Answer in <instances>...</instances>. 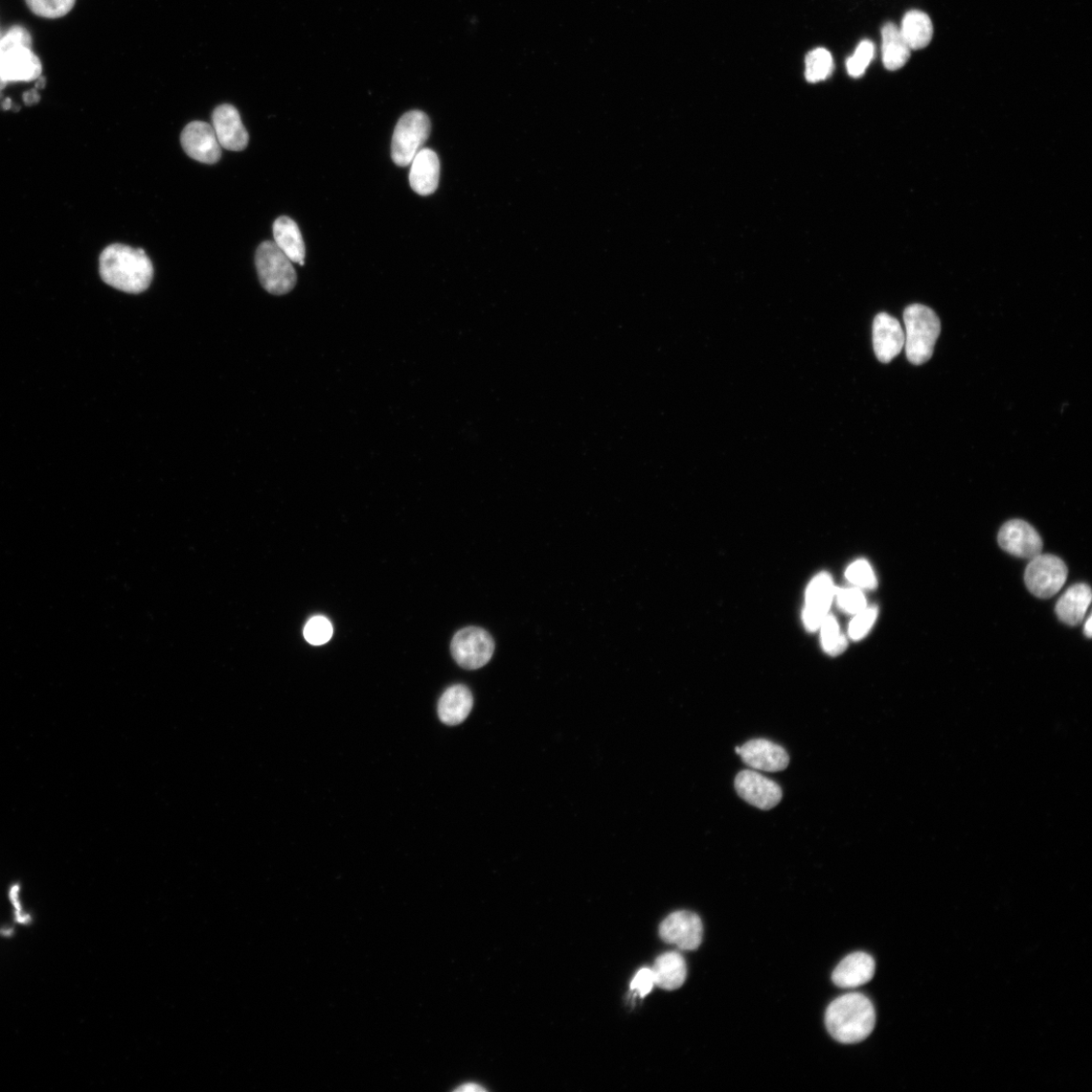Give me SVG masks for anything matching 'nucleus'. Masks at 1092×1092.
<instances>
[{"mask_svg":"<svg viewBox=\"0 0 1092 1092\" xmlns=\"http://www.w3.org/2000/svg\"><path fill=\"white\" fill-rule=\"evenodd\" d=\"M1084 632H1085L1086 636L1088 637V639H1090V637H1091V635H1092V621H1091V617H1089V618H1088V620H1087V622H1086V623H1085V626H1084Z\"/></svg>","mask_w":1092,"mask_h":1092,"instance_id":"c9c22d12","label":"nucleus"},{"mask_svg":"<svg viewBox=\"0 0 1092 1092\" xmlns=\"http://www.w3.org/2000/svg\"><path fill=\"white\" fill-rule=\"evenodd\" d=\"M834 70V59L827 49L817 48L807 54L805 58V78L808 82L816 83L826 80L833 75Z\"/></svg>","mask_w":1092,"mask_h":1092,"instance_id":"393cba45","label":"nucleus"},{"mask_svg":"<svg viewBox=\"0 0 1092 1092\" xmlns=\"http://www.w3.org/2000/svg\"><path fill=\"white\" fill-rule=\"evenodd\" d=\"M875 974V961L870 955L857 952L847 956L833 973L834 984L841 988H856L868 984Z\"/></svg>","mask_w":1092,"mask_h":1092,"instance_id":"dca6fc26","label":"nucleus"},{"mask_svg":"<svg viewBox=\"0 0 1092 1092\" xmlns=\"http://www.w3.org/2000/svg\"><path fill=\"white\" fill-rule=\"evenodd\" d=\"M473 707V697L465 685L449 687L439 703V716L446 725H459L470 715Z\"/></svg>","mask_w":1092,"mask_h":1092,"instance_id":"6ab92c4d","label":"nucleus"},{"mask_svg":"<svg viewBox=\"0 0 1092 1092\" xmlns=\"http://www.w3.org/2000/svg\"><path fill=\"white\" fill-rule=\"evenodd\" d=\"M905 333L896 318L880 313L873 323V346L876 356L882 363H889L904 348Z\"/></svg>","mask_w":1092,"mask_h":1092,"instance_id":"2eb2a0df","label":"nucleus"},{"mask_svg":"<svg viewBox=\"0 0 1092 1092\" xmlns=\"http://www.w3.org/2000/svg\"><path fill=\"white\" fill-rule=\"evenodd\" d=\"M878 617V609L876 606L867 607L862 612L856 614L855 619L849 626V634L853 641H860L863 637L866 636L873 627Z\"/></svg>","mask_w":1092,"mask_h":1092,"instance_id":"7c9ffc66","label":"nucleus"},{"mask_svg":"<svg viewBox=\"0 0 1092 1092\" xmlns=\"http://www.w3.org/2000/svg\"><path fill=\"white\" fill-rule=\"evenodd\" d=\"M37 80L38 81L36 83V87L37 88H43L45 86L46 79L43 76H40Z\"/></svg>","mask_w":1092,"mask_h":1092,"instance_id":"e433bc0d","label":"nucleus"},{"mask_svg":"<svg viewBox=\"0 0 1092 1092\" xmlns=\"http://www.w3.org/2000/svg\"><path fill=\"white\" fill-rule=\"evenodd\" d=\"M410 171V185L420 196L434 194L439 188L440 163L438 154L429 148H422L412 162Z\"/></svg>","mask_w":1092,"mask_h":1092,"instance_id":"a211bd4d","label":"nucleus"},{"mask_svg":"<svg viewBox=\"0 0 1092 1092\" xmlns=\"http://www.w3.org/2000/svg\"><path fill=\"white\" fill-rule=\"evenodd\" d=\"M1000 548L1021 559L1032 560L1042 554L1043 541L1039 533L1023 520H1011L998 533Z\"/></svg>","mask_w":1092,"mask_h":1092,"instance_id":"9b49d317","label":"nucleus"},{"mask_svg":"<svg viewBox=\"0 0 1092 1092\" xmlns=\"http://www.w3.org/2000/svg\"><path fill=\"white\" fill-rule=\"evenodd\" d=\"M42 63L28 47H16L0 59V76L9 83L32 81L41 76Z\"/></svg>","mask_w":1092,"mask_h":1092,"instance_id":"f3484780","label":"nucleus"},{"mask_svg":"<svg viewBox=\"0 0 1092 1092\" xmlns=\"http://www.w3.org/2000/svg\"><path fill=\"white\" fill-rule=\"evenodd\" d=\"M24 102L28 106L35 105V104L39 103L40 102V96L38 94V91L36 89H32V90L28 91V93H26L24 95Z\"/></svg>","mask_w":1092,"mask_h":1092,"instance_id":"f704fd0d","label":"nucleus"},{"mask_svg":"<svg viewBox=\"0 0 1092 1092\" xmlns=\"http://www.w3.org/2000/svg\"><path fill=\"white\" fill-rule=\"evenodd\" d=\"M256 263L259 281L269 293L287 294L297 285V272L291 260L275 242L265 241L259 245Z\"/></svg>","mask_w":1092,"mask_h":1092,"instance_id":"20e7f679","label":"nucleus"},{"mask_svg":"<svg viewBox=\"0 0 1092 1092\" xmlns=\"http://www.w3.org/2000/svg\"><path fill=\"white\" fill-rule=\"evenodd\" d=\"M7 85L8 82L2 77V76H0V91H2Z\"/></svg>","mask_w":1092,"mask_h":1092,"instance_id":"4c0bfd02","label":"nucleus"},{"mask_svg":"<svg viewBox=\"0 0 1092 1092\" xmlns=\"http://www.w3.org/2000/svg\"><path fill=\"white\" fill-rule=\"evenodd\" d=\"M735 787L741 799L762 810L777 806L783 798V791L775 781L752 770L740 772Z\"/></svg>","mask_w":1092,"mask_h":1092,"instance_id":"6e6552de","label":"nucleus"},{"mask_svg":"<svg viewBox=\"0 0 1092 1092\" xmlns=\"http://www.w3.org/2000/svg\"><path fill=\"white\" fill-rule=\"evenodd\" d=\"M822 643L824 650L831 655H838L847 649L846 637L840 633L836 620L827 616L822 625Z\"/></svg>","mask_w":1092,"mask_h":1092,"instance_id":"a878e982","label":"nucleus"},{"mask_svg":"<svg viewBox=\"0 0 1092 1092\" xmlns=\"http://www.w3.org/2000/svg\"><path fill=\"white\" fill-rule=\"evenodd\" d=\"M834 595L835 588L829 574L818 575L810 583L804 611V622L808 631H815L821 627Z\"/></svg>","mask_w":1092,"mask_h":1092,"instance_id":"4468645a","label":"nucleus"},{"mask_svg":"<svg viewBox=\"0 0 1092 1092\" xmlns=\"http://www.w3.org/2000/svg\"><path fill=\"white\" fill-rule=\"evenodd\" d=\"M847 579L862 589L877 588V579L867 561L860 560L852 563L846 572Z\"/></svg>","mask_w":1092,"mask_h":1092,"instance_id":"c756f323","label":"nucleus"},{"mask_svg":"<svg viewBox=\"0 0 1092 1092\" xmlns=\"http://www.w3.org/2000/svg\"><path fill=\"white\" fill-rule=\"evenodd\" d=\"M659 936L664 942L676 945L681 950H696L703 940L701 919L686 910L674 913L659 925Z\"/></svg>","mask_w":1092,"mask_h":1092,"instance_id":"1a4fd4ad","label":"nucleus"},{"mask_svg":"<svg viewBox=\"0 0 1092 1092\" xmlns=\"http://www.w3.org/2000/svg\"><path fill=\"white\" fill-rule=\"evenodd\" d=\"M2 97H3V95H2V91H0V99H2Z\"/></svg>","mask_w":1092,"mask_h":1092,"instance_id":"ea45409f","label":"nucleus"},{"mask_svg":"<svg viewBox=\"0 0 1092 1092\" xmlns=\"http://www.w3.org/2000/svg\"><path fill=\"white\" fill-rule=\"evenodd\" d=\"M876 1014L871 1000L861 993H849L833 1001L826 1014V1025L834 1039L855 1044L867 1039L874 1030Z\"/></svg>","mask_w":1092,"mask_h":1092,"instance_id":"f03ea898","label":"nucleus"},{"mask_svg":"<svg viewBox=\"0 0 1092 1092\" xmlns=\"http://www.w3.org/2000/svg\"><path fill=\"white\" fill-rule=\"evenodd\" d=\"M21 46L31 48L32 37L25 28L14 27L0 39V59L12 49L21 47Z\"/></svg>","mask_w":1092,"mask_h":1092,"instance_id":"473e14b6","label":"nucleus"},{"mask_svg":"<svg viewBox=\"0 0 1092 1092\" xmlns=\"http://www.w3.org/2000/svg\"><path fill=\"white\" fill-rule=\"evenodd\" d=\"M652 971L654 986L666 990L680 988L687 978L686 961L677 952H668L659 956Z\"/></svg>","mask_w":1092,"mask_h":1092,"instance_id":"aec40b11","label":"nucleus"},{"mask_svg":"<svg viewBox=\"0 0 1092 1092\" xmlns=\"http://www.w3.org/2000/svg\"><path fill=\"white\" fill-rule=\"evenodd\" d=\"M495 644L491 634L480 627H467L454 635L451 653L455 662L466 670L485 667L493 656Z\"/></svg>","mask_w":1092,"mask_h":1092,"instance_id":"423d86ee","label":"nucleus"},{"mask_svg":"<svg viewBox=\"0 0 1092 1092\" xmlns=\"http://www.w3.org/2000/svg\"><path fill=\"white\" fill-rule=\"evenodd\" d=\"M912 49L903 39L899 28L892 22L882 30V57L887 71L896 72L909 60Z\"/></svg>","mask_w":1092,"mask_h":1092,"instance_id":"5701e85b","label":"nucleus"},{"mask_svg":"<svg viewBox=\"0 0 1092 1092\" xmlns=\"http://www.w3.org/2000/svg\"><path fill=\"white\" fill-rule=\"evenodd\" d=\"M431 123L425 112L411 110L399 120L392 140V159L396 166L405 167L413 159L429 138Z\"/></svg>","mask_w":1092,"mask_h":1092,"instance_id":"39448f33","label":"nucleus"},{"mask_svg":"<svg viewBox=\"0 0 1092 1092\" xmlns=\"http://www.w3.org/2000/svg\"><path fill=\"white\" fill-rule=\"evenodd\" d=\"M31 11L39 16L58 18L70 13L76 0H26Z\"/></svg>","mask_w":1092,"mask_h":1092,"instance_id":"cd10ccee","label":"nucleus"},{"mask_svg":"<svg viewBox=\"0 0 1092 1092\" xmlns=\"http://www.w3.org/2000/svg\"><path fill=\"white\" fill-rule=\"evenodd\" d=\"M275 243L291 262L305 265L306 247L300 228L288 217H280L273 224Z\"/></svg>","mask_w":1092,"mask_h":1092,"instance_id":"412c9836","label":"nucleus"},{"mask_svg":"<svg viewBox=\"0 0 1092 1092\" xmlns=\"http://www.w3.org/2000/svg\"><path fill=\"white\" fill-rule=\"evenodd\" d=\"M900 33L912 50L926 47L934 35L929 16L921 11L908 12L902 20Z\"/></svg>","mask_w":1092,"mask_h":1092,"instance_id":"b1692460","label":"nucleus"},{"mask_svg":"<svg viewBox=\"0 0 1092 1092\" xmlns=\"http://www.w3.org/2000/svg\"><path fill=\"white\" fill-rule=\"evenodd\" d=\"M837 602L841 609L850 614H858L867 608V601L859 589L835 590Z\"/></svg>","mask_w":1092,"mask_h":1092,"instance_id":"2f4dec72","label":"nucleus"},{"mask_svg":"<svg viewBox=\"0 0 1092 1092\" xmlns=\"http://www.w3.org/2000/svg\"><path fill=\"white\" fill-rule=\"evenodd\" d=\"M1068 575L1064 561L1051 555H1039L1029 563L1025 582L1031 593L1048 599L1058 593Z\"/></svg>","mask_w":1092,"mask_h":1092,"instance_id":"0eeeda50","label":"nucleus"},{"mask_svg":"<svg viewBox=\"0 0 1092 1092\" xmlns=\"http://www.w3.org/2000/svg\"><path fill=\"white\" fill-rule=\"evenodd\" d=\"M212 120V126L222 148L242 151L247 147L249 135L234 106H219L213 112Z\"/></svg>","mask_w":1092,"mask_h":1092,"instance_id":"ddd939ff","label":"nucleus"},{"mask_svg":"<svg viewBox=\"0 0 1092 1092\" xmlns=\"http://www.w3.org/2000/svg\"><path fill=\"white\" fill-rule=\"evenodd\" d=\"M653 986L654 978L650 968H643L637 972L630 985L631 990H635L642 997L648 995Z\"/></svg>","mask_w":1092,"mask_h":1092,"instance_id":"72a5a7b5","label":"nucleus"},{"mask_svg":"<svg viewBox=\"0 0 1092 1092\" xmlns=\"http://www.w3.org/2000/svg\"><path fill=\"white\" fill-rule=\"evenodd\" d=\"M304 635L309 644L322 646L331 640L333 635L332 623L324 617H315L306 624Z\"/></svg>","mask_w":1092,"mask_h":1092,"instance_id":"c85d7f7f","label":"nucleus"},{"mask_svg":"<svg viewBox=\"0 0 1092 1092\" xmlns=\"http://www.w3.org/2000/svg\"><path fill=\"white\" fill-rule=\"evenodd\" d=\"M11 107H12V101H11L10 99H7V100L5 101V103L3 104V108H4V109H9V108H11Z\"/></svg>","mask_w":1092,"mask_h":1092,"instance_id":"58836bf2","label":"nucleus"},{"mask_svg":"<svg viewBox=\"0 0 1092 1092\" xmlns=\"http://www.w3.org/2000/svg\"><path fill=\"white\" fill-rule=\"evenodd\" d=\"M903 320L907 359L915 366H921L934 354L941 334L940 318L930 308L915 304L904 310Z\"/></svg>","mask_w":1092,"mask_h":1092,"instance_id":"7ed1b4c3","label":"nucleus"},{"mask_svg":"<svg viewBox=\"0 0 1092 1092\" xmlns=\"http://www.w3.org/2000/svg\"><path fill=\"white\" fill-rule=\"evenodd\" d=\"M736 752L747 767L771 773L785 770L790 761L784 747L765 739L749 741L736 747Z\"/></svg>","mask_w":1092,"mask_h":1092,"instance_id":"f8f14e48","label":"nucleus"},{"mask_svg":"<svg viewBox=\"0 0 1092 1092\" xmlns=\"http://www.w3.org/2000/svg\"><path fill=\"white\" fill-rule=\"evenodd\" d=\"M1090 603V587L1086 584L1075 585L1069 588L1057 602V617L1067 625H1078L1083 622Z\"/></svg>","mask_w":1092,"mask_h":1092,"instance_id":"4be33fe9","label":"nucleus"},{"mask_svg":"<svg viewBox=\"0 0 1092 1092\" xmlns=\"http://www.w3.org/2000/svg\"><path fill=\"white\" fill-rule=\"evenodd\" d=\"M100 273L102 280L112 288L128 293H141L152 283L154 267L143 249L112 244L104 250L100 258Z\"/></svg>","mask_w":1092,"mask_h":1092,"instance_id":"f257e3e1","label":"nucleus"},{"mask_svg":"<svg viewBox=\"0 0 1092 1092\" xmlns=\"http://www.w3.org/2000/svg\"><path fill=\"white\" fill-rule=\"evenodd\" d=\"M875 46L869 40L862 41L855 53L847 60V72L853 78H860L867 71L874 58Z\"/></svg>","mask_w":1092,"mask_h":1092,"instance_id":"bb28decb","label":"nucleus"},{"mask_svg":"<svg viewBox=\"0 0 1092 1092\" xmlns=\"http://www.w3.org/2000/svg\"><path fill=\"white\" fill-rule=\"evenodd\" d=\"M180 142L185 152L198 163L215 165L221 159L222 147L213 126L208 123H190L182 131Z\"/></svg>","mask_w":1092,"mask_h":1092,"instance_id":"9d476101","label":"nucleus"}]
</instances>
